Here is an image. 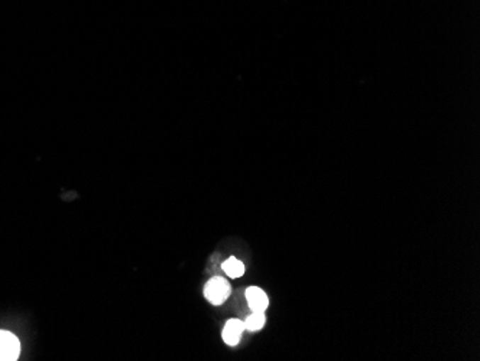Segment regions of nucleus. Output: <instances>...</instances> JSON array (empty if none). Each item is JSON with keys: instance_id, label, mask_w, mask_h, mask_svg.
<instances>
[{"instance_id": "f257e3e1", "label": "nucleus", "mask_w": 480, "mask_h": 361, "mask_svg": "<svg viewBox=\"0 0 480 361\" xmlns=\"http://www.w3.org/2000/svg\"><path fill=\"white\" fill-rule=\"evenodd\" d=\"M232 288L226 278L215 277L204 285V296L211 305H222L230 296Z\"/></svg>"}, {"instance_id": "39448f33", "label": "nucleus", "mask_w": 480, "mask_h": 361, "mask_svg": "<svg viewBox=\"0 0 480 361\" xmlns=\"http://www.w3.org/2000/svg\"><path fill=\"white\" fill-rule=\"evenodd\" d=\"M222 268H223L225 274H226L229 278H232V279L240 278V277L245 274V265H243V262L239 261V260H236V257H233V256L229 257L228 261L223 262Z\"/></svg>"}, {"instance_id": "f03ea898", "label": "nucleus", "mask_w": 480, "mask_h": 361, "mask_svg": "<svg viewBox=\"0 0 480 361\" xmlns=\"http://www.w3.org/2000/svg\"><path fill=\"white\" fill-rule=\"evenodd\" d=\"M21 355L19 338L6 330H0V361H16Z\"/></svg>"}, {"instance_id": "7ed1b4c3", "label": "nucleus", "mask_w": 480, "mask_h": 361, "mask_svg": "<svg viewBox=\"0 0 480 361\" xmlns=\"http://www.w3.org/2000/svg\"><path fill=\"white\" fill-rule=\"evenodd\" d=\"M246 299L252 311L264 313L266 308L269 306L268 295H266V292L257 287H249L246 289Z\"/></svg>"}, {"instance_id": "423d86ee", "label": "nucleus", "mask_w": 480, "mask_h": 361, "mask_svg": "<svg viewBox=\"0 0 480 361\" xmlns=\"http://www.w3.org/2000/svg\"><path fill=\"white\" fill-rule=\"evenodd\" d=\"M266 323V317L264 313L260 311H253L245 321V328L249 331H259L264 327Z\"/></svg>"}, {"instance_id": "20e7f679", "label": "nucleus", "mask_w": 480, "mask_h": 361, "mask_svg": "<svg viewBox=\"0 0 480 361\" xmlns=\"http://www.w3.org/2000/svg\"><path fill=\"white\" fill-rule=\"evenodd\" d=\"M245 323H242L240 320H229L223 328V333H222V337H223V341L230 345V347H235L239 344L240 338H242V334L245 331Z\"/></svg>"}]
</instances>
